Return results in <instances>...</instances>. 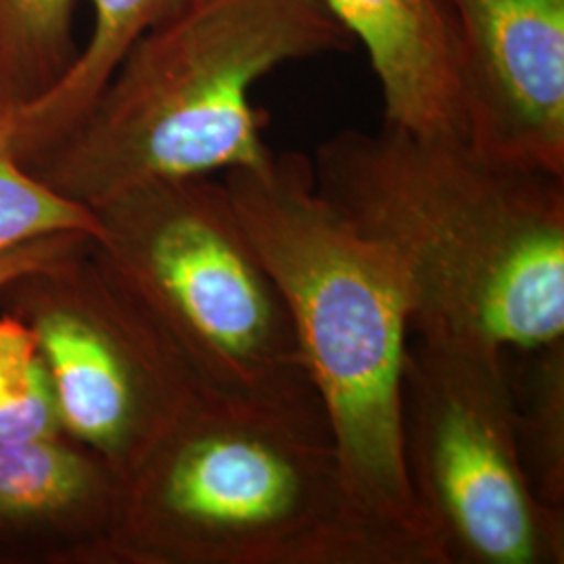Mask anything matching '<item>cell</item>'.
<instances>
[{
    "mask_svg": "<svg viewBox=\"0 0 564 564\" xmlns=\"http://www.w3.org/2000/svg\"><path fill=\"white\" fill-rule=\"evenodd\" d=\"M95 487V466L55 437L0 444V512H57L90 498Z\"/></svg>",
    "mask_w": 564,
    "mask_h": 564,
    "instance_id": "cell-12",
    "label": "cell"
},
{
    "mask_svg": "<svg viewBox=\"0 0 564 564\" xmlns=\"http://www.w3.org/2000/svg\"><path fill=\"white\" fill-rule=\"evenodd\" d=\"M508 377L524 473L545 505L564 508V341L512 354Z\"/></svg>",
    "mask_w": 564,
    "mask_h": 564,
    "instance_id": "cell-11",
    "label": "cell"
},
{
    "mask_svg": "<svg viewBox=\"0 0 564 564\" xmlns=\"http://www.w3.org/2000/svg\"><path fill=\"white\" fill-rule=\"evenodd\" d=\"M366 51L384 123L466 142L460 53L444 0H316Z\"/></svg>",
    "mask_w": 564,
    "mask_h": 564,
    "instance_id": "cell-8",
    "label": "cell"
},
{
    "mask_svg": "<svg viewBox=\"0 0 564 564\" xmlns=\"http://www.w3.org/2000/svg\"><path fill=\"white\" fill-rule=\"evenodd\" d=\"M134 544L212 564H444L349 484L324 412L202 395L149 452Z\"/></svg>",
    "mask_w": 564,
    "mask_h": 564,
    "instance_id": "cell-4",
    "label": "cell"
},
{
    "mask_svg": "<svg viewBox=\"0 0 564 564\" xmlns=\"http://www.w3.org/2000/svg\"><path fill=\"white\" fill-rule=\"evenodd\" d=\"M402 449L445 564L564 563V508L545 505L524 473L506 351L414 337Z\"/></svg>",
    "mask_w": 564,
    "mask_h": 564,
    "instance_id": "cell-6",
    "label": "cell"
},
{
    "mask_svg": "<svg viewBox=\"0 0 564 564\" xmlns=\"http://www.w3.org/2000/svg\"><path fill=\"white\" fill-rule=\"evenodd\" d=\"M86 237L78 235H57L46 237L39 241L23 242L9 251L0 253V286L18 281L23 276H32L39 272H46L53 263H59L69 249ZM90 241V239H86Z\"/></svg>",
    "mask_w": 564,
    "mask_h": 564,
    "instance_id": "cell-15",
    "label": "cell"
},
{
    "mask_svg": "<svg viewBox=\"0 0 564 564\" xmlns=\"http://www.w3.org/2000/svg\"><path fill=\"white\" fill-rule=\"evenodd\" d=\"M57 235L105 242L107 228L97 209L25 172L9 151L0 128V253Z\"/></svg>",
    "mask_w": 564,
    "mask_h": 564,
    "instance_id": "cell-13",
    "label": "cell"
},
{
    "mask_svg": "<svg viewBox=\"0 0 564 564\" xmlns=\"http://www.w3.org/2000/svg\"><path fill=\"white\" fill-rule=\"evenodd\" d=\"M93 28L69 72L41 99L2 120L7 147L30 165L88 111L123 53L184 0H88Z\"/></svg>",
    "mask_w": 564,
    "mask_h": 564,
    "instance_id": "cell-9",
    "label": "cell"
},
{
    "mask_svg": "<svg viewBox=\"0 0 564 564\" xmlns=\"http://www.w3.org/2000/svg\"><path fill=\"white\" fill-rule=\"evenodd\" d=\"M356 42L316 0H184L116 65L82 120L32 165L93 209L151 182L265 162L258 82Z\"/></svg>",
    "mask_w": 564,
    "mask_h": 564,
    "instance_id": "cell-2",
    "label": "cell"
},
{
    "mask_svg": "<svg viewBox=\"0 0 564 564\" xmlns=\"http://www.w3.org/2000/svg\"><path fill=\"white\" fill-rule=\"evenodd\" d=\"M59 412L36 333L0 321V444L57 437Z\"/></svg>",
    "mask_w": 564,
    "mask_h": 564,
    "instance_id": "cell-14",
    "label": "cell"
},
{
    "mask_svg": "<svg viewBox=\"0 0 564 564\" xmlns=\"http://www.w3.org/2000/svg\"><path fill=\"white\" fill-rule=\"evenodd\" d=\"M310 160L324 199L402 268L414 337L506 354L564 341V176L387 123Z\"/></svg>",
    "mask_w": 564,
    "mask_h": 564,
    "instance_id": "cell-1",
    "label": "cell"
},
{
    "mask_svg": "<svg viewBox=\"0 0 564 564\" xmlns=\"http://www.w3.org/2000/svg\"><path fill=\"white\" fill-rule=\"evenodd\" d=\"M78 0H0V118L46 95L80 55Z\"/></svg>",
    "mask_w": 564,
    "mask_h": 564,
    "instance_id": "cell-10",
    "label": "cell"
},
{
    "mask_svg": "<svg viewBox=\"0 0 564 564\" xmlns=\"http://www.w3.org/2000/svg\"><path fill=\"white\" fill-rule=\"evenodd\" d=\"M95 209L107 228L102 247L203 393L324 412L286 303L224 181L151 182Z\"/></svg>",
    "mask_w": 564,
    "mask_h": 564,
    "instance_id": "cell-5",
    "label": "cell"
},
{
    "mask_svg": "<svg viewBox=\"0 0 564 564\" xmlns=\"http://www.w3.org/2000/svg\"><path fill=\"white\" fill-rule=\"evenodd\" d=\"M224 184L286 303L354 491L375 514L440 550L403 466L402 387L412 330L402 268L324 199L302 153L274 151L260 165L226 172Z\"/></svg>",
    "mask_w": 564,
    "mask_h": 564,
    "instance_id": "cell-3",
    "label": "cell"
},
{
    "mask_svg": "<svg viewBox=\"0 0 564 564\" xmlns=\"http://www.w3.org/2000/svg\"><path fill=\"white\" fill-rule=\"evenodd\" d=\"M458 39L466 142L564 176V0H444Z\"/></svg>",
    "mask_w": 564,
    "mask_h": 564,
    "instance_id": "cell-7",
    "label": "cell"
}]
</instances>
